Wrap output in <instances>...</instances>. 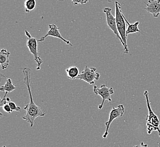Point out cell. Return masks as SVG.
<instances>
[{"label":"cell","mask_w":160,"mask_h":147,"mask_svg":"<svg viewBox=\"0 0 160 147\" xmlns=\"http://www.w3.org/2000/svg\"><path fill=\"white\" fill-rule=\"evenodd\" d=\"M24 74V83L27 86L28 91L30 95V103L25 107L24 109L26 111V114L23 116V119L30 124V126L32 127L34 126V121L39 116H46L45 110L42 108L37 106L34 103L31 93L30 83H31V69L30 68H25L22 69Z\"/></svg>","instance_id":"cell-1"},{"label":"cell","mask_w":160,"mask_h":147,"mask_svg":"<svg viewBox=\"0 0 160 147\" xmlns=\"http://www.w3.org/2000/svg\"><path fill=\"white\" fill-rule=\"evenodd\" d=\"M115 15H116V20H117V25L118 31L122 39L123 40L124 44V53L128 54L129 53L128 45H127V40L126 36V21L124 18V14L122 10V7L120 3L115 1Z\"/></svg>","instance_id":"cell-2"},{"label":"cell","mask_w":160,"mask_h":147,"mask_svg":"<svg viewBox=\"0 0 160 147\" xmlns=\"http://www.w3.org/2000/svg\"><path fill=\"white\" fill-rule=\"evenodd\" d=\"M145 97L146 98L147 104L148 108V115L146 118L147 121V127L148 134H151L152 132L157 131L158 135L160 137V122L158 116L154 113L152 109L151 102L149 98V92L148 91H145L144 92Z\"/></svg>","instance_id":"cell-3"},{"label":"cell","mask_w":160,"mask_h":147,"mask_svg":"<svg viewBox=\"0 0 160 147\" xmlns=\"http://www.w3.org/2000/svg\"><path fill=\"white\" fill-rule=\"evenodd\" d=\"M26 35L28 37V41H27V46H28L30 52L32 55H33L34 57V60L37 64V70H40L41 64H43V60L39 56V50L38 49V41L37 39L31 36L30 34L27 30L25 31Z\"/></svg>","instance_id":"cell-4"},{"label":"cell","mask_w":160,"mask_h":147,"mask_svg":"<svg viewBox=\"0 0 160 147\" xmlns=\"http://www.w3.org/2000/svg\"><path fill=\"white\" fill-rule=\"evenodd\" d=\"M94 92L96 95H99L100 96H101L102 98L101 104L99 105L98 107V109L100 110L102 109L106 100H108V102L112 101L111 96L114 94V91L113 88L108 87L106 84H102L100 87L97 86H94Z\"/></svg>","instance_id":"cell-5"},{"label":"cell","mask_w":160,"mask_h":147,"mask_svg":"<svg viewBox=\"0 0 160 147\" xmlns=\"http://www.w3.org/2000/svg\"><path fill=\"white\" fill-rule=\"evenodd\" d=\"M97 68H89L86 66L82 73L79 74L76 79L82 80L91 85L94 84L95 80H99L100 78V74L97 72Z\"/></svg>","instance_id":"cell-6"},{"label":"cell","mask_w":160,"mask_h":147,"mask_svg":"<svg viewBox=\"0 0 160 147\" xmlns=\"http://www.w3.org/2000/svg\"><path fill=\"white\" fill-rule=\"evenodd\" d=\"M124 112H125V108L123 105H119L117 107H112V110L110 113L108 121L105 122V126L106 127V129L104 134L103 135V138L105 139L108 137V130L112 121L115 119H117L123 116Z\"/></svg>","instance_id":"cell-7"},{"label":"cell","mask_w":160,"mask_h":147,"mask_svg":"<svg viewBox=\"0 0 160 147\" xmlns=\"http://www.w3.org/2000/svg\"><path fill=\"white\" fill-rule=\"evenodd\" d=\"M103 12L106 16V21L108 27L111 29L114 34L117 37L118 39L119 40L121 43L122 44L123 46H124L123 40L122 39L119 32L118 31L117 25V20L116 18L114 17V16L111 13V9L110 7H105L103 9Z\"/></svg>","instance_id":"cell-8"},{"label":"cell","mask_w":160,"mask_h":147,"mask_svg":"<svg viewBox=\"0 0 160 147\" xmlns=\"http://www.w3.org/2000/svg\"><path fill=\"white\" fill-rule=\"evenodd\" d=\"M48 27H49V30L47 32L46 35L42 37L40 39L38 40V42H43V41H44L45 39L47 37L52 36L59 38L60 39H61L62 41H63L65 43H66L67 44L71 46H73V45L71 44V42L69 40L65 39L62 36L60 32H59L60 28L58 27L56 25H50L48 26Z\"/></svg>","instance_id":"cell-9"},{"label":"cell","mask_w":160,"mask_h":147,"mask_svg":"<svg viewBox=\"0 0 160 147\" xmlns=\"http://www.w3.org/2000/svg\"><path fill=\"white\" fill-rule=\"evenodd\" d=\"M144 9L147 12L152 14L154 18H157L160 14V0L149 1Z\"/></svg>","instance_id":"cell-10"},{"label":"cell","mask_w":160,"mask_h":147,"mask_svg":"<svg viewBox=\"0 0 160 147\" xmlns=\"http://www.w3.org/2000/svg\"><path fill=\"white\" fill-rule=\"evenodd\" d=\"M10 53L6 49H2L0 52V63L2 69L5 70L9 64V56Z\"/></svg>","instance_id":"cell-11"},{"label":"cell","mask_w":160,"mask_h":147,"mask_svg":"<svg viewBox=\"0 0 160 147\" xmlns=\"http://www.w3.org/2000/svg\"><path fill=\"white\" fill-rule=\"evenodd\" d=\"M123 17H124V20L126 21V23L128 25V27L127 28L126 30L127 37L130 34H135V33H137V32H140V31L139 29V23H140L139 21H136L133 24H131L127 21V19L124 16Z\"/></svg>","instance_id":"cell-12"},{"label":"cell","mask_w":160,"mask_h":147,"mask_svg":"<svg viewBox=\"0 0 160 147\" xmlns=\"http://www.w3.org/2000/svg\"><path fill=\"white\" fill-rule=\"evenodd\" d=\"M67 76L70 79H76L79 75V70L76 66H71L65 70Z\"/></svg>","instance_id":"cell-13"},{"label":"cell","mask_w":160,"mask_h":147,"mask_svg":"<svg viewBox=\"0 0 160 147\" xmlns=\"http://www.w3.org/2000/svg\"><path fill=\"white\" fill-rule=\"evenodd\" d=\"M16 89V87L13 85L12 83V81L10 78H8L6 80L5 84L3 86H1V91L2 92H12L14 90Z\"/></svg>","instance_id":"cell-14"},{"label":"cell","mask_w":160,"mask_h":147,"mask_svg":"<svg viewBox=\"0 0 160 147\" xmlns=\"http://www.w3.org/2000/svg\"><path fill=\"white\" fill-rule=\"evenodd\" d=\"M25 12H30L34 10L37 6V2L35 0H26L25 2Z\"/></svg>","instance_id":"cell-15"},{"label":"cell","mask_w":160,"mask_h":147,"mask_svg":"<svg viewBox=\"0 0 160 147\" xmlns=\"http://www.w3.org/2000/svg\"><path fill=\"white\" fill-rule=\"evenodd\" d=\"M8 104L10 106V108L12 109V111H21V107H17V105L16 104V103H14V102H12L10 101V102L8 103Z\"/></svg>","instance_id":"cell-16"},{"label":"cell","mask_w":160,"mask_h":147,"mask_svg":"<svg viewBox=\"0 0 160 147\" xmlns=\"http://www.w3.org/2000/svg\"><path fill=\"white\" fill-rule=\"evenodd\" d=\"M89 2L88 0H73L72 1V3L74 5H76L78 4H81V5H83V4H85V3H88Z\"/></svg>","instance_id":"cell-17"},{"label":"cell","mask_w":160,"mask_h":147,"mask_svg":"<svg viewBox=\"0 0 160 147\" xmlns=\"http://www.w3.org/2000/svg\"><path fill=\"white\" fill-rule=\"evenodd\" d=\"M7 94H8V92H6V93H5V95L4 97H3V98H2V99H1L0 107H3V106H4L5 105L8 104V103H7V102H8V101H7L6 98H5V97H6V96L7 95Z\"/></svg>","instance_id":"cell-18"},{"label":"cell","mask_w":160,"mask_h":147,"mask_svg":"<svg viewBox=\"0 0 160 147\" xmlns=\"http://www.w3.org/2000/svg\"><path fill=\"white\" fill-rule=\"evenodd\" d=\"M3 110H4V111H5L7 113H8L9 114L12 113V109L10 108L8 104L5 105L3 106Z\"/></svg>","instance_id":"cell-19"},{"label":"cell","mask_w":160,"mask_h":147,"mask_svg":"<svg viewBox=\"0 0 160 147\" xmlns=\"http://www.w3.org/2000/svg\"><path fill=\"white\" fill-rule=\"evenodd\" d=\"M134 147H148V144H144L143 142H142L140 145H136Z\"/></svg>","instance_id":"cell-20"},{"label":"cell","mask_w":160,"mask_h":147,"mask_svg":"<svg viewBox=\"0 0 160 147\" xmlns=\"http://www.w3.org/2000/svg\"><path fill=\"white\" fill-rule=\"evenodd\" d=\"M3 147H6L5 145H3Z\"/></svg>","instance_id":"cell-21"}]
</instances>
